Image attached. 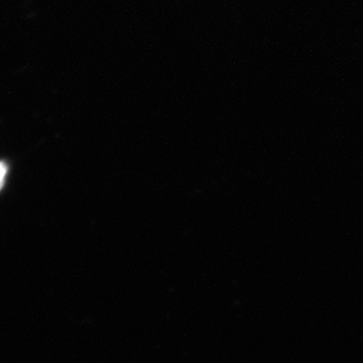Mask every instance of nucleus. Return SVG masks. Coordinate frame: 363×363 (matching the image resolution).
Instances as JSON below:
<instances>
[{
  "instance_id": "nucleus-1",
  "label": "nucleus",
  "mask_w": 363,
  "mask_h": 363,
  "mask_svg": "<svg viewBox=\"0 0 363 363\" xmlns=\"http://www.w3.org/2000/svg\"><path fill=\"white\" fill-rule=\"evenodd\" d=\"M7 168L6 164L0 162V189L4 183V179H6Z\"/></svg>"
}]
</instances>
